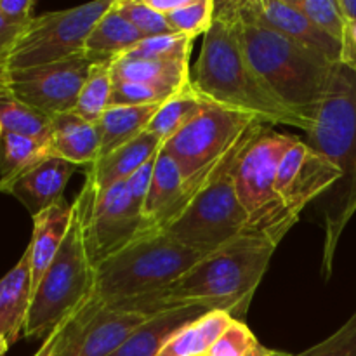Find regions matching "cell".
Segmentation results:
<instances>
[{"label":"cell","mask_w":356,"mask_h":356,"mask_svg":"<svg viewBox=\"0 0 356 356\" xmlns=\"http://www.w3.org/2000/svg\"><path fill=\"white\" fill-rule=\"evenodd\" d=\"M163 143L155 134L149 131L143 132L141 136L125 143L120 148L99 156L92 165H89L87 176L94 181L97 190L113 186L120 181L129 179L146 162L155 159Z\"/></svg>","instance_id":"ffe728a7"},{"label":"cell","mask_w":356,"mask_h":356,"mask_svg":"<svg viewBox=\"0 0 356 356\" xmlns=\"http://www.w3.org/2000/svg\"><path fill=\"white\" fill-rule=\"evenodd\" d=\"M271 351H273V350H270V348H264L263 344L259 343L247 356H270Z\"/></svg>","instance_id":"f6af8a7d"},{"label":"cell","mask_w":356,"mask_h":356,"mask_svg":"<svg viewBox=\"0 0 356 356\" xmlns=\"http://www.w3.org/2000/svg\"><path fill=\"white\" fill-rule=\"evenodd\" d=\"M89 184L73 200L72 225L58 256L45 271L31 298L23 337L42 339L89 302L94 289V266L87 249Z\"/></svg>","instance_id":"52a82bcc"},{"label":"cell","mask_w":356,"mask_h":356,"mask_svg":"<svg viewBox=\"0 0 356 356\" xmlns=\"http://www.w3.org/2000/svg\"><path fill=\"white\" fill-rule=\"evenodd\" d=\"M341 65L356 72V21H346L341 38Z\"/></svg>","instance_id":"60d3db41"},{"label":"cell","mask_w":356,"mask_h":356,"mask_svg":"<svg viewBox=\"0 0 356 356\" xmlns=\"http://www.w3.org/2000/svg\"><path fill=\"white\" fill-rule=\"evenodd\" d=\"M193 38L181 33H167L148 37L124 56L136 59H155V61H184L190 63Z\"/></svg>","instance_id":"4dcf8cb0"},{"label":"cell","mask_w":356,"mask_h":356,"mask_svg":"<svg viewBox=\"0 0 356 356\" xmlns=\"http://www.w3.org/2000/svg\"><path fill=\"white\" fill-rule=\"evenodd\" d=\"M47 156H51L49 143L13 132H0V191Z\"/></svg>","instance_id":"4316f807"},{"label":"cell","mask_w":356,"mask_h":356,"mask_svg":"<svg viewBox=\"0 0 356 356\" xmlns=\"http://www.w3.org/2000/svg\"><path fill=\"white\" fill-rule=\"evenodd\" d=\"M115 9L145 38L174 33L167 17L153 10L146 0H115Z\"/></svg>","instance_id":"1f68e13d"},{"label":"cell","mask_w":356,"mask_h":356,"mask_svg":"<svg viewBox=\"0 0 356 356\" xmlns=\"http://www.w3.org/2000/svg\"><path fill=\"white\" fill-rule=\"evenodd\" d=\"M31 298L30 250L26 247L16 266L0 280V334L9 344L23 337Z\"/></svg>","instance_id":"d6986e66"},{"label":"cell","mask_w":356,"mask_h":356,"mask_svg":"<svg viewBox=\"0 0 356 356\" xmlns=\"http://www.w3.org/2000/svg\"><path fill=\"white\" fill-rule=\"evenodd\" d=\"M254 118L259 117L209 101L200 115L163 143L162 148L176 160L186 181L218 162Z\"/></svg>","instance_id":"30bf717a"},{"label":"cell","mask_w":356,"mask_h":356,"mask_svg":"<svg viewBox=\"0 0 356 356\" xmlns=\"http://www.w3.org/2000/svg\"><path fill=\"white\" fill-rule=\"evenodd\" d=\"M79 165L58 156H47L40 163L17 177L2 193L13 195L16 200L26 207L31 218L44 212L59 202L65 193V188Z\"/></svg>","instance_id":"9a60e30c"},{"label":"cell","mask_w":356,"mask_h":356,"mask_svg":"<svg viewBox=\"0 0 356 356\" xmlns=\"http://www.w3.org/2000/svg\"><path fill=\"white\" fill-rule=\"evenodd\" d=\"M87 249L92 266L113 256L145 232L143 205L134 200L127 179L97 190L87 176Z\"/></svg>","instance_id":"8fae6325"},{"label":"cell","mask_w":356,"mask_h":356,"mask_svg":"<svg viewBox=\"0 0 356 356\" xmlns=\"http://www.w3.org/2000/svg\"><path fill=\"white\" fill-rule=\"evenodd\" d=\"M212 252L193 249L165 232H145L94 266V289L87 305L153 294L183 277Z\"/></svg>","instance_id":"8992f818"},{"label":"cell","mask_w":356,"mask_h":356,"mask_svg":"<svg viewBox=\"0 0 356 356\" xmlns=\"http://www.w3.org/2000/svg\"><path fill=\"white\" fill-rule=\"evenodd\" d=\"M162 104L148 106H110L96 122L99 132V156L108 155L148 131L149 122Z\"/></svg>","instance_id":"cb8c5ba5"},{"label":"cell","mask_w":356,"mask_h":356,"mask_svg":"<svg viewBox=\"0 0 356 356\" xmlns=\"http://www.w3.org/2000/svg\"><path fill=\"white\" fill-rule=\"evenodd\" d=\"M184 190V177L176 160L163 148L156 153L152 184L143 205L145 232H155L167 219ZM143 232V233H145Z\"/></svg>","instance_id":"7402d4cb"},{"label":"cell","mask_w":356,"mask_h":356,"mask_svg":"<svg viewBox=\"0 0 356 356\" xmlns=\"http://www.w3.org/2000/svg\"><path fill=\"white\" fill-rule=\"evenodd\" d=\"M33 0H0V14L10 24L26 26L33 19Z\"/></svg>","instance_id":"74e56055"},{"label":"cell","mask_w":356,"mask_h":356,"mask_svg":"<svg viewBox=\"0 0 356 356\" xmlns=\"http://www.w3.org/2000/svg\"><path fill=\"white\" fill-rule=\"evenodd\" d=\"M9 341L6 339V337L2 336V334H0V356H3L7 353V350H9Z\"/></svg>","instance_id":"bcb514c9"},{"label":"cell","mask_w":356,"mask_h":356,"mask_svg":"<svg viewBox=\"0 0 356 356\" xmlns=\"http://www.w3.org/2000/svg\"><path fill=\"white\" fill-rule=\"evenodd\" d=\"M259 344L252 330L240 320H233L232 325L216 341L207 356H247Z\"/></svg>","instance_id":"d590c367"},{"label":"cell","mask_w":356,"mask_h":356,"mask_svg":"<svg viewBox=\"0 0 356 356\" xmlns=\"http://www.w3.org/2000/svg\"><path fill=\"white\" fill-rule=\"evenodd\" d=\"M113 82L148 83L183 90L191 86V66L184 61H155L120 56L111 61Z\"/></svg>","instance_id":"603a6c76"},{"label":"cell","mask_w":356,"mask_h":356,"mask_svg":"<svg viewBox=\"0 0 356 356\" xmlns=\"http://www.w3.org/2000/svg\"><path fill=\"white\" fill-rule=\"evenodd\" d=\"M155 159H152L149 162H146L145 165L138 170V172H134L127 179L129 190H131L132 197H134V200L139 202L141 205H145L146 195H148L149 184H152L153 169H155Z\"/></svg>","instance_id":"f35d334b"},{"label":"cell","mask_w":356,"mask_h":356,"mask_svg":"<svg viewBox=\"0 0 356 356\" xmlns=\"http://www.w3.org/2000/svg\"><path fill=\"white\" fill-rule=\"evenodd\" d=\"M141 40H145V37L118 14L113 3L87 37L86 54L96 59H117Z\"/></svg>","instance_id":"484cf974"},{"label":"cell","mask_w":356,"mask_h":356,"mask_svg":"<svg viewBox=\"0 0 356 356\" xmlns=\"http://www.w3.org/2000/svg\"><path fill=\"white\" fill-rule=\"evenodd\" d=\"M26 26H17V24L7 23L0 14V70H7V61L16 45L17 38L21 37Z\"/></svg>","instance_id":"ab89813d"},{"label":"cell","mask_w":356,"mask_h":356,"mask_svg":"<svg viewBox=\"0 0 356 356\" xmlns=\"http://www.w3.org/2000/svg\"><path fill=\"white\" fill-rule=\"evenodd\" d=\"M298 141V136L282 134L266 124L243 155L236 174V195L249 216V229L287 233L298 222L275 191L282 159Z\"/></svg>","instance_id":"ba28073f"},{"label":"cell","mask_w":356,"mask_h":356,"mask_svg":"<svg viewBox=\"0 0 356 356\" xmlns=\"http://www.w3.org/2000/svg\"><path fill=\"white\" fill-rule=\"evenodd\" d=\"M240 37L250 66L266 89L298 117L315 124L337 66L264 23L250 0H236Z\"/></svg>","instance_id":"3957f363"},{"label":"cell","mask_w":356,"mask_h":356,"mask_svg":"<svg viewBox=\"0 0 356 356\" xmlns=\"http://www.w3.org/2000/svg\"><path fill=\"white\" fill-rule=\"evenodd\" d=\"M51 356H54V353H52V355H51Z\"/></svg>","instance_id":"c3c4849f"},{"label":"cell","mask_w":356,"mask_h":356,"mask_svg":"<svg viewBox=\"0 0 356 356\" xmlns=\"http://www.w3.org/2000/svg\"><path fill=\"white\" fill-rule=\"evenodd\" d=\"M339 9L346 21H356V0H339Z\"/></svg>","instance_id":"ee69618b"},{"label":"cell","mask_w":356,"mask_h":356,"mask_svg":"<svg viewBox=\"0 0 356 356\" xmlns=\"http://www.w3.org/2000/svg\"><path fill=\"white\" fill-rule=\"evenodd\" d=\"M306 136V143L343 174L323 205L322 275L329 280L341 235L356 214V72L337 66Z\"/></svg>","instance_id":"277c9868"},{"label":"cell","mask_w":356,"mask_h":356,"mask_svg":"<svg viewBox=\"0 0 356 356\" xmlns=\"http://www.w3.org/2000/svg\"><path fill=\"white\" fill-rule=\"evenodd\" d=\"M97 61L103 59L83 54L35 68L7 70V89L16 99L49 117L70 113Z\"/></svg>","instance_id":"7c38bea8"},{"label":"cell","mask_w":356,"mask_h":356,"mask_svg":"<svg viewBox=\"0 0 356 356\" xmlns=\"http://www.w3.org/2000/svg\"><path fill=\"white\" fill-rule=\"evenodd\" d=\"M341 176V170L322 153L299 139L282 159L275 191L287 214L299 219L302 209L320 195L329 193L339 183Z\"/></svg>","instance_id":"5bb4252c"},{"label":"cell","mask_w":356,"mask_h":356,"mask_svg":"<svg viewBox=\"0 0 356 356\" xmlns=\"http://www.w3.org/2000/svg\"><path fill=\"white\" fill-rule=\"evenodd\" d=\"M115 0H99L72 9L35 16L17 38L7 70H26L86 54V40Z\"/></svg>","instance_id":"9c48e42d"},{"label":"cell","mask_w":356,"mask_h":356,"mask_svg":"<svg viewBox=\"0 0 356 356\" xmlns=\"http://www.w3.org/2000/svg\"><path fill=\"white\" fill-rule=\"evenodd\" d=\"M177 92H181V90L169 89V87L148 86V83H115L113 94H111V106H148V104H163L167 99H170V97Z\"/></svg>","instance_id":"e575fe53"},{"label":"cell","mask_w":356,"mask_h":356,"mask_svg":"<svg viewBox=\"0 0 356 356\" xmlns=\"http://www.w3.org/2000/svg\"><path fill=\"white\" fill-rule=\"evenodd\" d=\"M113 59L97 61L90 68L89 76L79 94L73 113L82 117L83 120L96 124L104 111L111 106V94H113V72H111Z\"/></svg>","instance_id":"f546056e"},{"label":"cell","mask_w":356,"mask_h":356,"mask_svg":"<svg viewBox=\"0 0 356 356\" xmlns=\"http://www.w3.org/2000/svg\"><path fill=\"white\" fill-rule=\"evenodd\" d=\"M270 356H292V355H289V353H284V351H271V355Z\"/></svg>","instance_id":"7dc6e473"},{"label":"cell","mask_w":356,"mask_h":356,"mask_svg":"<svg viewBox=\"0 0 356 356\" xmlns=\"http://www.w3.org/2000/svg\"><path fill=\"white\" fill-rule=\"evenodd\" d=\"M214 309L207 306L191 305L183 308H170L152 315L145 323L129 336V339L110 356H159L170 337Z\"/></svg>","instance_id":"ac0fdd59"},{"label":"cell","mask_w":356,"mask_h":356,"mask_svg":"<svg viewBox=\"0 0 356 356\" xmlns=\"http://www.w3.org/2000/svg\"><path fill=\"white\" fill-rule=\"evenodd\" d=\"M264 125L263 118H254L240 132L228 152L209 170L186 211L162 232L204 252H216L249 232V216L236 195V174L243 155Z\"/></svg>","instance_id":"5b68a950"},{"label":"cell","mask_w":356,"mask_h":356,"mask_svg":"<svg viewBox=\"0 0 356 356\" xmlns=\"http://www.w3.org/2000/svg\"><path fill=\"white\" fill-rule=\"evenodd\" d=\"M99 132L96 124L70 113L52 117V131L49 139L51 156L68 160L75 165H92L99 159Z\"/></svg>","instance_id":"44dd1931"},{"label":"cell","mask_w":356,"mask_h":356,"mask_svg":"<svg viewBox=\"0 0 356 356\" xmlns=\"http://www.w3.org/2000/svg\"><path fill=\"white\" fill-rule=\"evenodd\" d=\"M188 2H190V0H146V3H148L153 10H156V13L162 14V16L165 17L169 16V14L176 13V10L183 9Z\"/></svg>","instance_id":"7bdbcfd3"},{"label":"cell","mask_w":356,"mask_h":356,"mask_svg":"<svg viewBox=\"0 0 356 356\" xmlns=\"http://www.w3.org/2000/svg\"><path fill=\"white\" fill-rule=\"evenodd\" d=\"M287 2L301 10L323 33L341 42L346 19L339 9V0H287Z\"/></svg>","instance_id":"836d02e7"},{"label":"cell","mask_w":356,"mask_h":356,"mask_svg":"<svg viewBox=\"0 0 356 356\" xmlns=\"http://www.w3.org/2000/svg\"><path fill=\"white\" fill-rule=\"evenodd\" d=\"M287 235L278 229H249L204 261L169 287L139 298L104 302L127 312L156 315L170 308L200 305L245 318L254 292L259 287L278 243Z\"/></svg>","instance_id":"6da1fadb"},{"label":"cell","mask_w":356,"mask_h":356,"mask_svg":"<svg viewBox=\"0 0 356 356\" xmlns=\"http://www.w3.org/2000/svg\"><path fill=\"white\" fill-rule=\"evenodd\" d=\"M250 3L257 16L278 33L309 51L325 56L330 61L341 63V42L323 33L287 0H250Z\"/></svg>","instance_id":"2e32d148"},{"label":"cell","mask_w":356,"mask_h":356,"mask_svg":"<svg viewBox=\"0 0 356 356\" xmlns=\"http://www.w3.org/2000/svg\"><path fill=\"white\" fill-rule=\"evenodd\" d=\"M73 204H68L65 198L56 202L52 207L45 209L33 218V233H31L30 245V266H31V291H37L44 278L45 271L52 264L63 245L70 225H72Z\"/></svg>","instance_id":"e0dca14e"},{"label":"cell","mask_w":356,"mask_h":356,"mask_svg":"<svg viewBox=\"0 0 356 356\" xmlns=\"http://www.w3.org/2000/svg\"><path fill=\"white\" fill-rule=\"evenodd\" d=\"M233 320L235 318L226 312H209L177 330L159 356H207Z\"/></svg>","instance_id":"d4e9b609"},{"label":"cell","mask_w":356,"mask_h":356,"mask_svg":"<svg viewBox=\"0 0 356 356\" xmlns=\"http://www.w3.org/2000/svg\"><path fill=\"white\" fill-rule=\"evenodd\" d=\"M292 356H356V312L339 330L316 346Z\"/></svg>","instance_id":"8d00e7d4"},{"label":"cell","mask_w":356,"mask_h":356,"mask_svg":"<svg viewBox=\"0 0 356 356\" xmlns=\"http://www.w3.org/2000/svg\"><path fill=\"white\" fill-rule=\"evenodd\" d=\"M148 318L111 305H86L65 327L54 356H110Z\"/></svg>","instance_id":"4fadbf2b"},{"label":"cell","mask_w":356,"mask_h":356,"mask_svg":"<svg viewBox=\"0 0 356 356\" xmlns=\"http://www.w3.org/2000/svg\"><path fill=\"white\" fill-rule=\"evenodd\" d=\"M216 0H190L183 9L169 14L167 21L172 26L174 33L186 35L197 38L198 35L207 33L214 21Z\"/></svg>","instance_id":"d6a6232c"},{"label":"cell","mask_w":356,"mask_h":356,"mask_svg":"<svg viewBox=\"0 0 356 356\" xmlns=\"http://www.w3.org/2000/svg\"><path fill=\"white\" fill-rule=\"evenodd\" d=\"M52 117L28 106L7 90L0 96V132L28 136L49 143Z\"/></svg>","instance_id":"f1b7e54d"},{"label":"cell","mask_w":356,"mask_h":356,"mask_svg":"<svg viewBox=\"0 0 356 356\" xmlns=\"http://www.w3.org/2000/svg\"><path fill=\"white\" fill-rule=\"evenodd\" d=\"M191 87L207 101L308 132L312 124L285 108L250 66L240 37L236 0L216 2L214 21L204 35L200 56L191 66Z\"/></svg>","instance_id":"7a4b0ae2"},{"label":"cell","mask_w":356,"mask_h":356,"mask_svg":"<svg viewBox=\"0 0 356 356\" xmlns=\"http://www.w3.org/2000/svg\"><path fill=\"white\" fill-rule=\"evenodd\" d=\"M73 316H75V315H73ZM73 316H70V318H66L65 322H61V323H59V325L56 327V329L52 330V332L49 334L47 337H45V339H44V343H42V346L38 348V350H37V353H35L33 356H51L52 353H54V350H56V346H58V343H59V337H61L63 330H65V327L68 325V322H70V320L73 318Z\"/></svg>","instance_id":"b9f144b4"},{"label":"cell","mask_w":356,"mask_h":356,"mask_svg":"<svg viewBox=\"0 0 356 356\" xmlns=\"http://www.w3.org/2000/svg\"><path fill=\"white\" fill-rule=\"evenodd\" d=\"M207 103L209 101L202 97L193 87H186L181 92L174 94L170 99H167L159 108L153 120L149 122L148 131L155 134L162 143H167L184 125H188L195 117H198Z\"/></svg>","instance_id":"83f0119b"}]
</instances>
